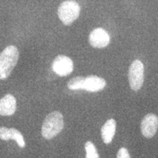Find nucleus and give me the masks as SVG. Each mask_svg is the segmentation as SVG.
<instances>
[{"label":"nucleus","mask_w":158,"mask_h":158,"mask_svg":"<svg viewBox=\"0 0 158 158\" xmlns=\"http://www.w3.org/2000/svg\"><path fill=\"white\" fill-rule=\"evenodd\" d=\"M19 58V51L15 45H9L0 54V79L5 80L10 76L16 66Z\"/></svg>","instance_id":"f257e3e1"},{"label":"nucleus","mask_w":158,"mask_h":158,"mask_svg":"<svg viewBox=\"0 0 158 158\" xmlns=\"http://www.w3.org/2000/svg\"><path fill=\"white\" fill-rule=\"evenodd\" d=\"M64 117L62 113L53 111L45 117L42 126V135L45 139L54 138L64 128Z\"/></svg>","instance_id":"f03ea898"},{"label":"nucleus","mask_w":158,"mask_h":158,"mask_svg":"<svg viewBox=\"0 0 158 158\" xmlns=\"http://www.w3.org/2000/svg\"><path fill=\"white\" fill-rule=\"evenodd\" d=\"M81 7L78 2L73 0H67L59 6L57 14L60 21L64 25L72 24L79 17Z\"/></svg>","instance_id":"7ed1b4c3"},{"label":"nucleus","mask_w":158,"mask_h":158,"mask_svg":"<svg viewBox=\"0 0 158 158\" xmlns=\"http://www.w3.org/2000/svg\"><path fill=\"white\" fill-rule=\"evenodd\" d=\"M130 86L133 91H138L143 86L144 81V66L141 61L135 59L132 62L128 73Z\"/></svg>","instance_id":"20e7f679"},{"label":"nucleus","mask_w":158,"mask_h":158,"mask_svg":"<svg viewBox=\"0 0 158 158\" xmlns=\"http://www.w3.org/2000/svg\"><path fill=\"white\" fill-rule=\"evenodd\" d=\"M54 72L59 76H67L73 70V62L72 59L64 55H59L52 63Z\"/></svg>","instance_id":"39448f33"},{"label":"nucleus","mask_w":158,"mask_h":158,"mask_svg":"<svg viewBox=\"0 0 158 158\" xmlns=\"http://www.w3.org/2000/svg\"><path fill=\"white\" fill-rule=\"evenodd\" d=\"M158 128V117L155 114H148L142 119L141 130L143 135L147 138H151L157 133Z\"/></svg>","instance_id":"423d86ee"},{"label":"nucleus","mask_w":158,"mask_h":158,"mask_svg":"<svg viewBox=\"0 0 158 158\" xmlns=\"http://www.w3.org/2000/svg\"><path fill=\"white\" fill-rule=\"evenodd\" d=\"M89 42L94 48H102L109 44L110 36L105 29L97 28L91 31L89 36Z\"/></svg>","instance_id":"0eeeda50"},{"label":"nucleus","mask_w":158,"mask_h":158,"mask_svg":"<svg viewBox=\"0 0 158 158\" xmlns=\"http://www.w3.org/2000/svg\"><path fill=\"white\" fill-rule=\"evenodd\" d=\"M0 139L3 141L15 140L20 148H24L26 143L21 132L15 128L0 127Z\"/></svg>","instance_id":"6e6552de"},{"label":"nucleus","mask_w":158,"mask_h":158,"mask_svg":"<svg viewBox=\"0 0 158 158\" xmlns=\"http://www.w3.org/2000/svg\"><path fill=\"white\" fill-rule=\"evenodd\" d=\"M16 99L12 94H6L0 99V115L11 116L16 110Z\"/></svg>","instance_id":"1a4fd4ad"},{"label":"nucleus","mask_w":158,"mask_h":158,"mask_svg":"<svg viewBox=\"0 0 158 158\" xmlns=\"http://www.w3.org/2000/svg\"><path fill=\"white\" fill-rule=\"evenodd\" d=\"M106 86V81L101 77L97 76H89L84 79L83 89L90 92H100Z\"/></svg>","instance_id":"9d476101"},{"label":"nucleus","mask_w":158,"mask_h":158,"mask_svg":"<svg viewBox=\"0 0 158 158\" xmlns=\"http://www.w3.org/2000/svg\"><path fill=\"white\" fill-rule=\"evenodd\" d=\"M116 123L114 118H110L101 128L102 139L106 144H109L113 141L116 133Z\"/></svg>","instance_id":"9b49d317"},{"label":"nucleus","mask_w":158,"mask_h":158,"mask_svg":"<svg viewBox=\"0 0 158 158\" xmlns=\"http://www.w3.org/2000/svg\"><path fill=\"white\" fill-rule=\"evenodd\" d=\"M84 77L77 76L70 79L68 83V87L70 90H81L84 88Z\"/></svg>","instance_id":"f8f14e48"},{"label":"nucleus","mask_w":158,"mask_h":158,"mask_svg":"<svg viewBox=\"0 0 158 158\" xmlns=\"http://www.w3.org/2000/svg\"><path fill=\"white\" fill-rule=\"evenodd\" d=\"M85 150L86 158H100L97 148L92 142L87 141L85 143Z\"/></svg>","instance_id":"ddd939ff"},{"label":"nucleus","mask_w":158,"mask_h":158,"mask_svg":"<svg viewBox=\"0 0 158 158\" xmlns=\"http://www.w3.org/2000/svg\"><path fill=\"white\" fill-rule=\"evenodd\" d=\"M116 158H130L129 152H128V150L126 148H121L117 152Z\"/></svg>","instance_id":"4468645a"}]
</instances>
